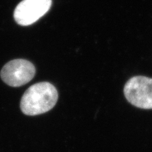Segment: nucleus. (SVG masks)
Segmentation results:
<instances>
[{"instance_id": "obj_1", "label": "nucleus", "mask_w": 152, "mask_h": 152, "mask_svg": "<svg viewBox=\"0 0 152 152\" xmlns=\"http://www.w3.org/2000/svg\"><path fill=\"white\" fill-rule=\"evenodd\" d=\"M58 94L53 84L38 83L28 88L20 101L22 112L27 115L45 113L53 108L58 100Z\"/></svg>"}, {"instance_id": "obj_2", "label": "nucleus", "mask_w": 152, "mask_h": 152, "mask_svg": "<svg viewBox=\"0 0 152 152\" xmlns=\"http://www.w3.org/2000/svg\"><path fill=\"white\" fill-rule=\"evenodd\" d=\"M125 97L132 105L142 109H152V78L135 76L124 88Z\"/></svg>"}, {"instance_id": "obj_3", "label": "nucleus", "mask_w": 152, "mask_h": 152, "mask_svg": "<svg viewBox=\"0 0 152 152\" xmlns=\"http://www.w3.org/2000/svg\"><path fill=\"white\" fill-rule=\"evenodd\" d=\"M36 68L31 61L23 59L10 61L1 71V77L8 86L19 87L28 83L34 78Z\"/></svg>"}, {"instance_id": "obj_4", "label": "nucleus", "mask_w": 152, "mask_h": 152, "mask_svg": "<svg viewBox=\"0 0 152 152\" xmlns=\"http://www.w3.org/2000/svg\"><path fill=\"white\" fill-rule=\"evenodd\" d=\"M51 0H23L16 7L14 18L19 25L29 26L50 10Z\"/></svg>"}]
</instances>
